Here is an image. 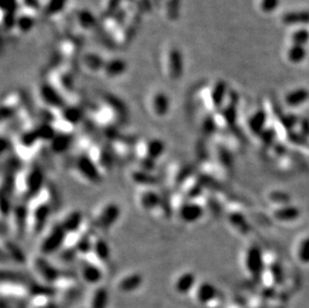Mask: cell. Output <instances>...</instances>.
<instances>
[{"label": "cell", "instance_id": "6da1fadb", "mask_svg": "<svg viewBox=\"0 0 309 308\" xmlns=\"http://www.w3.org/2000/svg\"><path fill=\"white\" fill-rule=\"evenodd\" d=\"M46 184L43 169L37 162L31 163L27 168L21 169L16 174L15 189L21 200L30 202L42 192Z\"/></svg>", "mask_w": 309, "mask_h": 308}, {"label": "cell", "instance_id": "7a4b0ae2", "mask_svg": "<svg viewBox=\"0 0 309 308\" xmlns=\"http://www.w3.org/2000/svg\"><path fill=\"white\" fill-rule=\"evenodd\" d=\"M53 205L48 196L46 188L29 202L28 232L33 236H38L48 227L49 218L53 211Z\"/></svg>", "mask_w": 309, "mask_h": 308}, {"label": "cell", "instance_id": "3957f363", "mask_svg": "<svg viewBox=\"0 0 309 308\" xmlns=\"http://www.w3.org/2000/svg\"><path fill=\"white\" fill-rule=\"evenodd\" d=\"M67 233L60 222H56L47 227L39 242V254L48 257L61 251L67 242Z\"/></svg>", "mask_w": 309, "mask_h": 308}, {"label": "cell", "instance_id": "277c9868", "mask_svg": "<svg viewBox=\"0 0 309 308\" xmlns=\"http://www.w3.org/2000/svg\"><path fill=\"white\" fill-rule=\"evenodd\" d=\"M121 213V207L117 202L108 201L102 204L95 212L91 226L95 230L107 232L119 221Z\"/></svg>", "mask_w": 309, "mask_h": 308}, {"label": "cell", "instance_id": "5b68a950", "mask_svg": "<svg viewBox=\"0 0 309 308\" xmlns=\"http://www.w3.org/2000/svg\"><path fill=\"white\" fill-rule=\"evenodd\" d=\"M74 168L78 176L89 184H100L103 180L104 174L92 158L85 152L79 154L75 158Z\"/></svg>", "mask_w": 309, "mask_h": 308}, {"label": "cell", "instance_id": "8992f818", "mask_svg": "<svg viewBox=\"0 0 309 308\" xmlns=\"http://www.w3.org/2000/svg\"><path fill=\"white\" fill-rule=\"evenodd\" d=\"M28 217H29V202L22 200L14 204L10 216L5 219L9 224V229L16 238H23L28 232ZM4 219V218H2Z\"/></svg>", "mask_w": 309, "mask_h": 308}, {"label": "cell", "instance_id": "52a82bcc", "mask_svg": "<svg viewBox=\"0 0 309 308\" xmlns=\"http://www.w3.org/2000/svg\"><path fill=\"white\" fill-rule=\"evenodd\" d=\"M31 266L34 273L47 283H56L61 278L60 270L57 266L41 254H37L32 258Z\"/></svg>", "mask_w": 309, "mask_h": 308}, {"label": "cell", "instance_id": "ba28073f", "mask_svg": "<svg viewBox=\"0 0 309 308\" xmlns=\"http://www.w3.org/2000/svg\"><path fill=\"white\" fill-rule=\"evenodd\" d=\"M135 199L138 207L142 211L158 215L161 207L162 195L154 189V187L139 188Z\"/></svg>", "mask_w": 309, "mask_h": 308}, {"label": "cell", "instance_id": "9c48e42d", "mask_svg": "<svg viewBox=\"0 0 309 308\" xmlns=\"http://www.w3.org/2000/svg\"><path fill=\"white\" fill-rule=\"evenodd\" d=\"M164 68L167 77L172 80H179L184 71V60L181 50L177 46H170L164 55Z\"/></svg>", "mask_w": 309, "mask_h": 308}, {"label": "cell", "instance_id": "30bf717a", "mask_svg": "<svg viewBox=\"0 0 309 308\" xmlns=\"http://www.w3.org/2000/svg\"><path fill=\"white\" fill-rule=\"evenodd\" d=\"M175 213L182 223L195 224L205 214V207L198 200H184Z\"/></svg>", "mask_w": 309, "mask_h": 308}, {"label": "cell", "instance_id": "8fae6325", "mask_svg": "<svg viewBox=\"0 0 309 308\" xmlns=\"http://www.w3.org/2000/svg\"><path fill=\"white\" fill-rule=\"evenodd\" d=\"M38 96L47 109L61 110L66 105L64 95L51 83L44 82L38 88Z\"/></svg>", "mask_w": 309, "mask_h": 308}, {"label": "cell", "instance_id": "7c38bea8", "mask_svg": "<svg viewBox=\"0 0 309 308\" xmlns=\"http://www.w3.org/2000/svg\"><path fill=\"white\" fill-rule=\"evenodd\" d=\"M166 151V144L160 138H149L146 140L138 141L135 144V153L136 157H148L157 162Z\"/></svg>", "mask_w": 309, "mask_h": 308}, {"label": "cell", "instance_id": "4fadbf2b", "mask_svg": "<svg viewBox=\"0 0 309 308\" xmlns=\"http://www.w3.org/2000/svg\"><path fill=\"white\" fill-rule=\"evenodd\" d=\"M148 106L151 114L159 119L165 118L171 109V99L164 90H154L149 95Z\"/></svg>", "mask_w": 309, "mask_h": 308}, {"label": "cell", "instance_id": "5bb4252c", "mask_svg": "<svg viewBox=\"0 0 309 308\" xmlns=\"http://www.w3.org/2000/svg\"><path fill=\"white\" fill-rule=\"evenodd\" d=\"M81 261L80 264V276L89 283V284H97L103 278V268L102 265L93 257L92 255H88L87 257L79 258Z\"/></svg>", "mask_w": 309, "mask_h": 308}, {"label": "cell", "instance_id": "9a60e30c", "mask_svg": "<svg viewBox=\"0 0 309 308\" xmlns=\"http://www.w3.org/2000/svg\"><path fill=\"white\" fill-rule=\"evenodd\" d=\"M68 236H75L79 234L85 226V218L81 210L72 209L62 217L59 221Z\"/></svg>", "mask_w": 309, "mask_h": 308}, {"label": "cell", "instance_id": "2e32d148", "mask_svg": "<svg viewBox=\"0 0 309 308\" xmlns=\"http://www.w3.org/2000/svg\"><path fill=\"white\" fill-rule=\"evenodd\" d=\"M243 264L250 274H258L264 266V258L261 249L256 245L248 248L243 255Z\"/></svg>", "mask_w": 309, "mask_h": 308}, {"label": "cell", "instance_id": "e0dca14e", "mask_svg": "<svg viewBox=\"0 0 309 308\" xmlns=\"http://www.w3.org/2000/svg\"><path fill=\"white\" fill-rule=\"evenodd\" d=\"M91 255L102 266L107 264L111 260V257H112L111 248L108 244L107 240L104 237H102L101 235H97L96 233H94V235H93Z\"/></svg>", "mask_w": 309, "mask_h": 308}, {"label": "cell", "instance_id": "ac0fdd59", "mask_svg": "<svg viewBox=\"0 0 309 308\" xmlns=\"http://www.w3.org/2000/svg\"><path fill=\"white\" fill-rule=\"evenodd\" d=\"M129 179L139 188L154 187L158 183V179L153 172H149L139 167H135L130 171Z\"/></svg>", "mask_w": 309, "mask_h": 308}, {"label": "cell", "instance_id": "d6986e66", "mask_svg": "<svg viewBox=\"0 0 309 308\" xmlns=\"http://www.w3.org/2000/svg\"><path fill=\"white\" fill-rule=\"evenodd\" d=\"M126 70L127 64L122 58H110L105 61L102 74L108 79H116L122 76Z\"/></svg>", "mask_w": 309, "mask_h": 308}, {"label": "cell", "instance_id": "ffe728a7", "mask_svg": "<svg viewBox=\"0 0 309 308\" xmlns=\"http://www.w3.org/2000/svg\"><path fill=\"white\" fill-rule=\"evenodd\" d=\"M196 283V276L192 271H183L174 280V289L180 294L190 292Z\"/></svg>", "mask_w": 309, "mask_h": 308}, {"label": "cell", "instance_id": "44dd1931", "mask_svg": "<svg viewBox=\"0 0 309 308\" xmlns=\"http://www.w3.org/2000/svg\"><path fill=\"white\" fill-rule=\"evenodd\" d=\"M142 281L143 278L139 272H129L118 280L117 287L122 292H131L139 288Z\"/></svg>", "mask_w": 309, "mask_h": 308}, {"label": "cell", "instance_id": "7402d4cb", "mask_svg": "<svg viewBox=\"0 0 309 308\" xmlns=\"http://www.w3.org/2000/svg\"><path fill=\"white\" fill-rule=\"evenodd\" d=\"M72 145V139L70 133L57 131L55 137L49 142L50 150L55 154H62L66 152Z\"/></svg>", "mask_w": 309, "mask_h": 308}, {"label": "cell", "instance_id": "603a6c76", "mask_svg": "<svg viewBox=\"0 0 309 308\" xmlns=\"http://www.w3.org/2000/svg\"><path fill=\"white\" fill-rule=\"evenodd\" d=\"M1 255H7L8 259H12L18 263L25 261V256L22 252V249L18 247L15 242L8 240V238L5 240L2 238V244H1Z\"/></svg>", "mask_w": 309, "mask_h": 308}, {"label": "cell", "instance_id": "cb8c5ba5", "mask_svg": "<svg viewBox=\"0 0 309 308\" xmlns=\"http://www.w3.org/2000/svg\"><path fill=\"white\" fill-rule=\"evenodd\" d=\"M81 60H82V65L84 66V68L87 71H89L90 73H97V72L102 73L104 64L106 61L100 55L95 54V53L85 54Z\"/></svg>", "mask_w": 309, "mask_h": 308}, {"label": "cell", "instance_id": "d4e9b609", "mask_svg": "<svg viewBox=\"0 0 309 308\" xmlns=\"http://www.w3.org/2000/svg\"><path fill=\"white\" fill-rule=\"evenodd\" d=\"M273 215L281 222H291L298 219V217L300 216V210L296 206L284 205L276 209Z\"/></svg>", "mask_w": 309, "mask_h": 308}, {"label": "cell", "instance_id": "484cf974", "mask_svg": "<svg viewBox=\"0 0 309 308\" xmlns=\"http://www.w3.org/2000/svg\"><path fill=\"white\" fill-rule=\"evenodd\" d=\"M309 98L308 90L304 88H298L287 93L285 96V102L288 106L295 107L305 103Z\"/></svg>", "mask_w": 309, "mask_h": 308}, {"label": "cell", "instance_id": "4316f807", "mask_svg": "<svg viewBox=\"0 0 309 308\" xmlns=\"http://www.w3.org/2000/svg\"><path fill=\"white\" fill-rule=\"evenodd\" d=\"M226 93H227V85L225 82L218 81L214 84L210 93V100L215 108H219L222 106L226 97Z\"/></svg>", "mask_w": 309, "mask_h": 308}, {"label": "cell", "instance_id": "83f0119b", "mask_svg": "<svg viewBox=\"0 0 309 308\" xmlns=\"http://www.w3.org/2000/svg\"><path fill=\"white\" fill-rule=\"evenodd\" d=\"M217 294L215 287L209 282H202L196 287V298L198 301L207 302Z\"/></svg>", "mask_w": 309, "mask_h": 308}, {"label": "cell", "instance_id": "f1b7e54d", "mask_svg": "<svg viewBox=\"0 0 309 308\" xmlns=\"http://www.w3.org/2000/svg\"><path fill=\"white\" fill-rule=\"evenodd\" d=\"M296 257L304 265H309V234L302 237L296 247Z\"/></svg>", "mask_w": 309, "mask_h": 308}, {"label": "cell", "instance_id": "f546056e", "mask_svg": "<svg viewBox=\"0 0 309 308\" xmlns=\"http://www.w3.org/2000/svg\"><path fill=\"white\" fill-rule=\"evenodd\" d=\"M286 24H306L309 23V12H289L283 16Z\"/></svg>", "mask_w": 309, "mask_h": 308}, {"label": "cell", "instance_id": "4dcf8cb0", "mask_svg": "<svg viewBox=\"0 0 309 308\" xmlns=\"http://www.w3.org/2000/svg\"><path fill=\"white\" fill-rule=\"evenodd\" d=\"M266 122V115L263 111L259 110L255 112L249 119V127L253 132H261Z\"/></svg>", "mask_w": 309, "mask_h": 308}, {"label": "cell", "instance_id": "1f68e13d", "mask_svg": "<svg viewBox=\"0 0 309 308\" xmlns=\"http://www.w3.org/2000/svg\"><path fill=\"white\" fill-rule=\"evenodd\" d=\"M108 299V293L107 290L104 287H99L97 288L92 295V300H91V305L92 308H103Z\"/></svg>", "mask_w": 309, "mask_h": 308}, {"label": "cell", "instance_id": "d6a6232c", "mask_svg": "<svg viewBox=\"0 0 309 308\" xmlns=\"http://www.w3.org/2000/svg\"><path fill=\"white\" fill-rule=\"evenodd\" d=\"M288 59L293 63H300L304 60L306 56V50L304 46L296 45L294 44L290 49L288 50Z\"/></svg>", "mask_w": 309, "mask_h": 308}, {"label": "cell", "instance_id": "836d02e7", "mask_svg": "<svg viewBox=\"0 0 309 308\" xmlns=\"http://www.w3.org/2000/svg\"><path fill=\"white\" fill-rule=\"evenodd\" d=\"M34 22H35V18L33 15L24 13L17 18L16 25L18 26V29L21 32H27L33 28Z\"/></svg>", "mask_w": 309, "mask_h": 308}, {"label": "cell", "instance_id": "e575fe53", "mask_svg": "<svg viewBox=\"0 0 309 308\" xmlns=\"http://www.w3.org/2000/svg\"><path fill=\"white\" fill-rule=\"evenodd\" d=\"M65 5H66V0H47L44 9L46 14L54 15L57 14L62 8H64Z\"/></svg>", "mask_w": 309, "mask_h": 308}, {"label": "cell", "instance_id": "d590c367", "mask_svg": "<svg viewBox=\"0 0 309 308\" xmlns=\"http://www.w3.org/2000/svg\"><path fill=\"white\" fill-rule=\"evenodd\" d=\"M292 41L296 45L304 46L309 41V31L306 29L295 31L292 35Z\"/></svg>", "mask_w": 309, "mask_h": 308}, {"label": "cell", "instance_id": "8d00e7d4", "mask_svg": "<svg viewBox=\"0 0 309 308\" xmlns=\"http://www.w3.org/2000/svg\"><path fill=\"white\" fill-rule=\"evenodd\" d=\"M279 0H262L261 8L265 12H271L279 6Z\"/></svg>", "mask_w": 309, "mask_h": 308}, {"label": "cell", "instance_id": "74e56055", "mask_svg": "<svg viewBox=\"0 0 309 308\" xmlns=\"http://www.w3.org/2000/svg\"><path fill=\"white\" fill-rule=\"evenodd\" d=\"M2 141H3V142H2V144H4V142H7V145H9V144L11 143V142H10L9 140H7L6 138H3V139H2ZM5 149H7V147H5V145H3V148H2V154L5 152Z\"/></svg>", "mask_w": 309, "mask_h": 308}]
</instances>
